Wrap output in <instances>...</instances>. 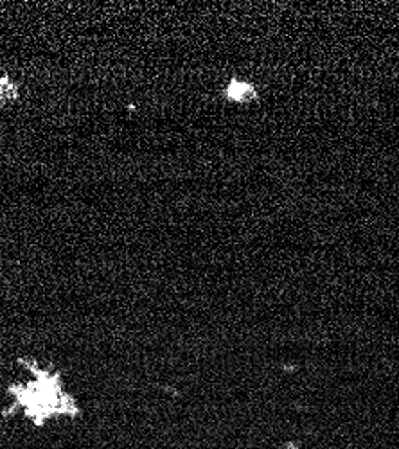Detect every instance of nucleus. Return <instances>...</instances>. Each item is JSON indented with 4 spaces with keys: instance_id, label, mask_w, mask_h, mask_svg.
Segmentation results:
<instances>
[{
    "instance_id": "nucleus-1",
    "label": "nucleus",
    "mask_w": 399,
    "mask_h": 449,
    "mask_svg": "<svg viewBox=\"0 0 399 449\" xmlns=\"http://www.w3.org/2000/svg\"><path fill=\"white\" fill-rule=\"evenodd\" d=\"M18 363L29 374V379L11 383L6 388L11 403L2 415H15L22 411L38 428L55 420L76 419L81 415L80 404L71 392L65 390L64 376L58 369L40 365L33 358H18Z\"/></svg>"
},
{
    "instance_id": "nucleus-2",
    "label": "nucleus",
    "mask_w": 399,
    "mask_h": 449,
    "mask_svg": "<svg viewBox=\"0 0 399 449\" xmlns=\"http://www.w3.org/2000/svg\"><path fill=\"white\" fill-rule=\"evenodd\" d=\"M222 97L232 105H250V103L259 99V92H257V87L252 81L234 76L223 87Z\"/></svg>"
},
{
    "instance_id": "nucleus-3",
    "label": "nucleus",
    "mask_w": 399,
    "mask_h": 449,
    "mask_svg": "<svg viewBox=\"0 0 399 449\" xmlns=\"http://www.w3.org/2000/svg\"><path fill=\"white\" fill-rule=\"evenodd\" d=\"M20 99V84L9 76L0 74V108H8Z\"/></svg>"
}]
</instances>
